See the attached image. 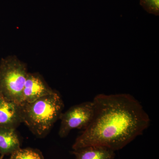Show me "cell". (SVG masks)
<instances>
[{
    "label": "cell",
    "instance_id": "cell-1",
    "mask_svg": "<svg viewBox=\"0 0 159 159\" xmlns=\"http://www.w3.org/2000/svg\"><path fill=\"white\" fill-rule=\"evenodd\" d=\"M93 117L73 144V150L89 145L115 151L141 135L150 119L141 103L129 94H99L93 101Z\"/></svg>",
    "mask_w": 159,
    "mask_h": 159
},
{
    "label": "cell",
    "instance_id": "cell-2",
    "mask_svg": "<svg viewBox=\"0 0 159 159\" xmlns=\"http://www.w3.org/2000/svg\"><path fill=\"white\" fill-rule=\"evenodd\" d=\"M22 123L39 138L48 134L60 119L64 107L62 99L57 92L46 95L29 103L20 104Z\"/></svg>",
    "mask_w": 159,
    "mask_h": 159
},
{
    "label": "cell",
    "instance_id": "cell-3",
    "mask_svg": "<svg viewBox=\"0 0 159 159\" xmlns=\"http://www.w3.org/2000/svg\"><path fill=\"white\" fill-rule=\"evenodd\" d=\"M28 72L25 63L14 56L2 59L0 63V94L5 99L20 104Z\"/></svg>",
    "mask_w": 159,
    "mask_h": 159
},
{
    "label": "cell",
    "instance_id": "cell-4",
    "mask_svg": "<svg viewBox=\"0 0 159 159\" xmlns=\"http://www.w3.org/2000/svg\"><path fill=\"white\" fill-rule=\"evenodd\" d=\"M94 114L93 101L83 102L71 107L65 112L62 113L60 118V137L65 138L74 129H85L91 123Z\"/></svg>",
    "mask_w": 159,
    "mask_h": 159
},
{
    "label": "cell",
    "instance_id": "cell-5",
    "mask_svg": "<svg viewBox=\"0 0 159 159\" xmlns=\"http://www.w3.org/2000/svg\"><path fill=\"white\" fill-rule=\"evenodd\" d=\"M54 92L39 74L28 73L23 89L20 104L33 102Z\"/></svg>",
    "mask_w": 159,
    "mask_h": 159
},
{
    "label": "cell",
    "instance_id": "cell-6",
    "mask_svg": "<svg viewBox=\"0 0 159 159\" xmlns=\"http://www.w3.org/2000/svg\"><path fill=\"white\" fill-rule=\"evenodd\" d=\"M21 123L20 104L5 99L0 94V127L16 129Z\"/></svg>",
    "mask_w": 159,
    "mask_h": 159
},
{
    "label": "cell",
    "instance_id": "cell-7",
    "mask_svg": "<svg viewBox=\"0 0 159 159\" xmlns=\"http://www.w3.org/2000/svg\"><path fill=\"white\" fill-rule=\"evenodd\" d=\"M115 151L99 145H89L74 150L76 159H114Z\"/></svg>",
    "mask_w": 159,
    "mask_h": 159
},
{
    "label": "cell",
    "instance_id": "cell-8",
    "mask_svg": "<svg viewBox=\"0 0 159 159\" xmlns=\"http://www.w3.org/2000/svg\"><path fill=\"white\" fill-rule=\"evenodd\" d=\"M20 148L16 129L0 127V155H11Z\"/></svg>",
    "mask_w": 159,
    "mask_h": 159
},
{
    "label": "cell",
    "instance_id": "cell-9",
    "mask_svg": "<svg viewBox=\"0 0 159 159\" xmlns=\"http://www.w3.org/2000/svg\"><path fill=\"white\" fill-rule=\"evenodd\" d=\"M9 159H44L40 151L30 148H20L11 154Z\"/></svg>",
    "mask_w": 159,
    "mask_h": 159
},
{
    "label": "cell",
    "instance_id": "cell-10",
    "mask_svg": "<svg viewBox=\"0 0 159 159\" xmlns=\"http://www.w3.org/2000/svg\"><path fill=\"white\" fill-rule=\"evenodd\" d=\"M140 4L148 13L159 15V0H140Z\"/></svg>",
    "mask_w": 159,
    "mask_h": 159
},
{
    "label": "cell",
    "instance_id": "cell-11",
    "mask_svg": "<svg viewBox=\"0 0 159 159\" xmlns=\"http://www.w3.org/2000/svg\"><path fill=\"white\" fill-rule=\"evenodd\" d=\"M4 156L3 155H0V159H3V158H4Z\"/></svg>",
    "mask_w": 159,
    "mask_h": 159
},
{
    "label": "cell",
    "instance_id": "cell-12",
    "mask_svg": "<svg viewBox=\"0 0 159 159\" xmlns=\"http://www.w3.org/2000/svg\"></svg>",
    "mask_w": 159,
    "mask_h": 159
}]
</instances>
